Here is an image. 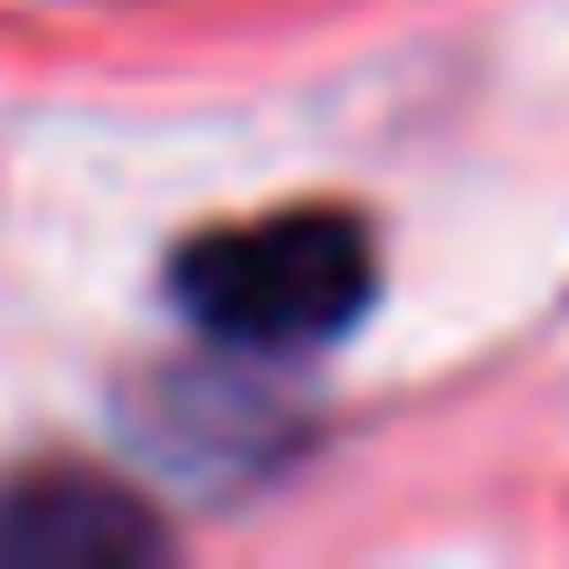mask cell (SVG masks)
<instances>
[{
  "label": "cell",
  "instance_id": "1",
  "mask_svg": "<svg viewBox=\"0 0 569 569\" xmlns=\"http://www.w3.org/2000/svg\"><path fill=\"white\" fill-rule=\"evenodd\" d=\"M380 295V247L351 209H266V219L209 228L171 257V305L219 351H323Z\"/></svg>",
  "mask_w": 569,
  "mask_h": 569
},
{
  "label": "cell",
  "instance_id": "2",
  "mask_svg": "<svg viewBox=\"0 0 569 569\" xmlns=\"http://www.w3.org/2000/svg\"><path fill=\"white\" fill-rule=\"evenodd\" d=\"M162 541H171L162 512L86 466H48V475H10L0 485V560L96 569V560H162Z\"/></svg>",
  "mask_w": 569,
  "mask_h": 569
}]
</instances>
